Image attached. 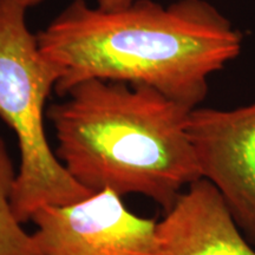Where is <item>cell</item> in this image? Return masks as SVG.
I'll return each instance as SVG.
<instances>
[{
  "label": "cell",
  "mask_w": 255,
  "mask_h": 255,
  "mask_svg": "<svg viewBox=\"0 0 255 255\" xmlns=\"http://www.w3.org/2000/svg\"><path fill=\"white\" fill-rule=\"evenodd\" d=\"M159 255H255L216 188L200 178L157 222Z\"/></svg>",
  "instance_id": "cell-6"
},
{
  "label": "cell",
  "mask_w": 255,
  "mask_h": 255,
  "mask_svg": "<svg viewBox=\"0 0 255 255\" xmlns=\"http://www.w3.org/2000/svg\"><path fill=\"white\" fill-rule=\"evenodd\" d=\"M51 105L55 154L90 194H141L168 212L202 178L188 133L193 109L155 89L89 79Z\"/></svg>",
  "instance_id": "cell-2"
},
{
  "label": "cell",
  "mask_w": 255,
  "mask_h": 255,
  "mask_svg": "<svg viewBox=\"0 0 255 255\" xmlns=\"http://www.w3.org/2000/svg\"><path fill=\"white\" fill-rule=\"evenodd\" d=\"M19 1L24 2L25 5H27L28 7H30V6H33V5H36V4H38V2L43 1V0H19Z\"/></svg>",
  "instance_id": "cell-9"
},
{
  "label": "cell",
  "mask_w": 255,
  "mask_h": 255,
  "mask_svg": "<svg viewBox=\"0 0 255 255\" xmlns=\"http://www.w3.org/2000/svg\"><path fill=\"white\" fill-rule=\"evenodd\" d=\"M188 133L201 176L255 247V101L233 110L197 107L188 117Z\"/></svg>",
  "instance_id": "cell-5"
},
{
  "label": "cell",
  "mask_w": 255,
  "mask_h": 255,
  "mask_svg": "<svg viewBox=\"0 0 255 255\" xmlns=\"http://www.w3.org/2000/svg\"><path fill=\"white\" fill-rule=\"evenodd\" d=\"M135 0H97V6L103 9H117L126 7Z\"/></svg>",
  "instance_id": "cell-8"
},
{
  "label": "cell",
  "mask_w": 255,
  "mask_h": 255,
  "mask_svg": "<svg viewBox=\"0 0 255 255\" xmlns=\"http://www.w3.org/2000/svg\"><path fill=\"white\" fill-rule=\"evenodd\" d=\"M37 39L62 97L102 79L155 89L189 109L205 101L210 76L242 47V34L206 0H135L117 9L75 0Z\"/></svg>",
  "instance_id": "cell-1"
},
{
  "label": "cell",
  "mask_w": 255,
  "mask_h": 255,
  "mask_svg": "<svg viewBox=\"0 0 255 255\" xmlns=\"http://www.w3.org/2000/svg\"><path fill=\"white\" fill-rule=\"evenodd\" d=\"M38 255H159L157 222L133 214L110 190L32 215Z\"/></svg>",
  "instance_id": "cell-4"
},
{
  "label": "cell",
  "mask_w": 255,
  "mask_h": 255,
  "mask_svg": "<svg viewBox=\"0 0 255 255\" xmlns=\"http://www.w3.org/2000/svg\"><path fill=\"white\" fill-rule=\"evenodd\" d=\"M27 8L19 0H0V119L13 130L20 151L12 207L21 223L44 206L92 195L70 176L49 144L44 111L58 76L28 28Z\"/></svg>",
  "instance_id": "cell-3"
},
{
  "label": "cell",
  "mask_w": 255,
  "mask_h": 255,
  "mask_svg": "<svg viewBox=\"0 0 255 255\" xmlns=\"http://www.w3.org/2000/svg\"><path fill=\"white\" fill-rule=\"evenodd\" d=\"M17 174L6 143L0 137V255H38L33 235L21 227L12 207Z\"/></svg>",
  "instance_id": "cell-7"
}]
</instances>
